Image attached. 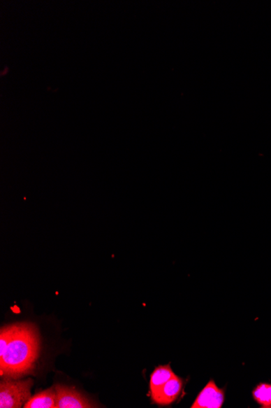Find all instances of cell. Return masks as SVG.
<instances>
[{
  "label": "cell",
  "instance_id": "obj_1",
  "mask_svg": "<svg viewBox=\"0 0 271 408\" xmlns=\"http://www.w3.org/2000/svg\"><path fill=\"white\" fill-rule=\"evenodd\" d=\"M39 351L36 326L30 323H15L7 349L0 356V375L17 379L30 374L34 370Z\"/></svg>",
  "mask_w": 271,
  "mask_h": 408
},
{
  "label": "cell",
  "instance_id": "obj_2",
  "mask_svg": "<svg viewBox=\"0 0 271 408\" xmlns=\"http://www.w3.org/2000/svg\"><path fill=\"white\" fill-rule=\"evenodd\" d=\"M32 379L3 380L0 383V407L20 408L31 398Z\"/></svg>",
  "mask_w": 271,
  "mask_h": 408
},
{
  "label": "cell",
  "instance_id": "obj_3",
  "mask_svg": "<svg viewBox=\"0 0 271 408\" xmlns=\"http://www.w3.org/2000/svg\"><path fill=\"white\" fill-rule=\"evenodd\" d=\"M57 397V408L98 407L74 387L57 384L54 386Z\"/></svg>",
  "mask_w": 271,
  "mask_h": 408
},
{
  "label": "cell",
  "instance_id": "obj_4",
  "mask_svg": "<svg viewBox=\"0 0 271 408\" xmlns=\"http://www.w3.org/2000/svg\"><path fill=\"white\" fill-rule=\"evenodd\" d=\"M225 401V389H221L213 379H210L200 391L192 408H221Z\"/></svg>",
  "mask_w": 271,
  "mask_h": 408
},
{
  "label": "cell",
  "instance_id": "obj_5",
  "mask_svg": "<svg viewBox=\"0 0 271 408\" xmlns=\"http://www.w3.org/2000/svg\"><path fill=\"white\" fill-rule=\"evenodd\" d=\"M184 388V380L175 376L168 381L152 395V404L159 406H168L177 400L182 394Z\"/></svg>",
  "mask_w": 271,
  "mask_h": 408
},
{
  "label": "cell",
  "instance_id": "obj_6",
  "mask_svg": "<svg viewBox=\"0 0 271 408\" xmlns=\"http://www.w3.org/2000/svg\"><path fill=\"white\" fill-rule=\"evenodd\" d=\"M24 408H57V391L54 386L38 393L30 398L24 405Z\"/></svg>",
  "mask_w": 271,
  "mask_h": 408
},
{
  "label": "cell",
  "instance_id": "obj_7",
  "mask_svg": "<svg viewBox=\"0 0 271 408\" xmlns=\"http://www.w3.org/2000/svg\"><path fill=\"white\" fill-rule=\"evenodd\" d=\"M177 375L173 371L170 365H160L155 368L150 375L149 391L150 395L153 394L161 388L166 383Z\"/></svg>",
  "mask_w": 271,
  "mask_h": 408
},
{
  "label": "cell",
  "instance_id": "obj_8",
  "mask_svg": "<svg viewBox=\"0 0 271 408\" xmlns=\"http://www.w3.org/2000/svg\"><path fill=\"white\" fill-rule=\"evenodd\" d=\"M254 400L260 406L265 408L271 407V385L268 383H260L252 393Z\"/></svg>",
  "mask_w": 271,
  "mask_h": 408
}]
</instances>
